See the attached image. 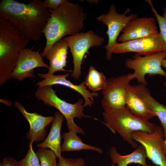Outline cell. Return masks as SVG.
Here are the masks:
<instances>
[{
    "mask_svg": "<svg viewBox=\"0 0 166 166\" xmlns=\"http://www.w3.org/2000/svg\"><path fill=\"white\" fill-rule=\"evenodd\" d=\"M50 14L41 0H33L28 3L14 0L0 2V17L14 25L29 41L40 40Z\"/></svg>",
    "mask_w": 166,
    "mask_h": 166,
    "instance_id": "cell-1",
    "label": "cell"
},
{
    "mask_svg": "<svg viewBox=\"0 0 166 166\" xmlns=\"http://www.w3.org/2000/svg\"><path fill=\"white\" fill-rule=\"evenodd\" d=\"M48 10L50 16L43 32L46 39L45 45L41 53L43 57L64 36L80 33L86 17L82 8L78 4L68 1L56 9Z\"/></svg>",
    "mask_w": 166,
    "mask_h": 166,
    "instance_id": "cell-2",
    "label": "cell"
},
{
    "mask_svg": "<svg viewBox=\"0 0 166 166\" xmlns=\"http://www.w3.org/2000/svg\"><path fill=\"white\" fill-rule=\"evenodd\" d=\"M18 29L0 18V85L9 81L21 51L29 43Z\"/></svg>",
    "mask_w": 166,
    "mask_h": 166,
    "instance_id": "cell-3",
    "label": "cell"
},
{
    "mask_svg": "<svg viewBox=\"0 0 166 166\" xmlns=\"http://www.w3.org/2000/svg\"><path fill=\"white\" fill-rule=\"evenodd\" d=\"M103 123L113 133L116 132L133 148L137 143L132 138L131 134L134 131L152 132L156 126L154 124L140 118L132 113L126 106L108 112H103Z\"/></svg>",
    "mask_w": 166,
    "mask_h": 166,
    "instance_id": "cell-4",
    "label": "cell"
},
{
    "mask_svg": "<svg viewBox=\"0 0 166 166\" xmlns=\"http://www.w3.org/2000/svg\"><path fill=\"white\" fill-rule=\"evenodd\" d=\"M36 98L42 101L47 105L53 107L62 114L66 121V124L69 131L84 135V130L78 126L74 121L75 118L79 119L89 118L91 117L83 113V104L84 101L81 98L73 104L69 103L59 97L56 91L52 86L38 87L35 93Z\"/></svg>",
    "mask_w": 166,
    "mask_h": 166,
    "instance_id": "cell-5",
    "label": "cell"
},
{
    "mask_svg": "<svg viewBox=\"0 0 166 166\" xmlns=\"http://www.w3.org/2000/svg\"><path fill=\"white\" fill-rule=\"evenodd\" d=\"M63 38L67 42L73 57L74 67L71 76L78 79L81 74V64L85 55L89 48L101 46L104 39L92 30Z\"/></svg>",
    "mask_w": 166,
    "mask_h": 166,
    "instance_id": "cell-6",
    "label": "cell"
},
{
    "mask_svg": "<svg viewBox=\"0 0 166 166\" xmlns=\"http://www.w3.org/2000/svg\"><path fill=\"white\" fill-rule=\"evenodd\" d=\"M166 58V53L164 51L145 56L136 53L132 58L126 59L125 67L133 70L134 79L139 84L146 86L147 83L145 75L150 76L158 75L166 77V72L162 68V62Z\"/></svg>",
    "mask_w": 166,
    "mask_h": 166,
    "instance_id": "cell-7",
    "label": "cell"
},
{
    "mask_svg": "<svg viewBox=\"0 0 166 166\" xmlns=\"http://www.w3.org/2000/svg\"><path fill=\"white\" fill-rule=\"evenodd\" d=\"M134 79L133 73L107 79L102 90L101 105L104 112L126 106L125 96L129 83Z\"/></svg>",
    "mask_w": 166,
    "mask_h": 166,
    "instance_id": "cell-8",
    "label": "cell"
},
{
    "mask_svg": "<svg viewBox=\"0 0 166 166\" xmlns=\"http://www.w3.org/2000/svg\"><path fill=\"white\" fill-rule=\"evenodd\" d=\"M130 11L128 8L123 14H119L117 12L115 6L112 4L107 14H103L96 18L108 28L106 34L108 37V43L104 47L106 50L105 57L108 60L112 58L113 48L117 43V39L120 32L130 21L137 17V14H134L127 15Z\"/></svg>",
    "mask_w": 166,
    "mask_h": 166,
    "instance_id": "cell-9",
    "label": "cell"
},
{
    "mask_svg": "<svg viewBox=\"0 0 166 166\" xmlns=\"http://www.w3.org/2000/svg\"><path fill=\"white\" fill-rule=\"evenodd\" d=\"M133 140L144 148L147 157L156 166H166V158L162 149L164 135L162 128L156 126L152 132L142 131L132 132Z\"/></svg>",
    "mask_w": 166,
    "mask_h": 166,
    "instance_id": "cell-10",
    "label": "cell"
},
{
    "mask_svg": "<svg viewBox=\"0 0 166 166\" xmlns=\"http://www.w3.org/2000/svg\"><path fill=\"white\" fill-rule=\"evenodd\" d=\"M165 47L159 33L157 35L134 40L120 43L113 46V53L121 54L134 52L145 56L164 51Z\"/></svg>",
    "mask_w": 166,
    "mask_h": 166,
    "instance_id": "cell-11",
    "label": "cell"
},
{
    "mask_svg": "<svg viewBox=\"0 0 166 166\" xmlns=\"http://www.w3.org/2000/svg\"><path fill=\"white\" fill-rule=\"evenodd\" d=\"M26 47L20 52L16 66L11 75V78L22 81L28 78H34V69L38 67H44L48 69L49 65L45 63L39 50H34Z\"/></svg>",
    "mask_w": 166,
    "mask_h": 166,
    "instance_id": "cell-12",
    "label": "cell"
},
{
    "mask_svg": "<svg viewBox=\"0 0 166 166\" xmlns=\"http://www.w3.org/2000/svg\"><path fill=\"white\" fill-rule=\"evenodd\" d=\"M117 39L121 42L154 36L159 33L156 19L152 17L136 18L130 21Z\"/></svg>",
    "mask_w": 166,
    "mask_h": 166,
    "instance_id": "cell-13",
    "label": "cell"
},
{
    "mask_svg": "<svg viewBox=\"0 0 166 166\" xmlns=\"http://www.w3.org/2000/svg\"><path fill=\"white\" fill-rule=\"evenodd\" d=\"M14 106L29 123L30 129L26 134V137L29 143L44 141L47 134L45 128L53 122L54 117H45L36 112H28L21 104L17 101L15 102Z\"/></svg>",
    "mask_w": 166,
    "mask_h": 166,
    "instance_id": "cell-14",
    "label": "cell"
},
{
    "mask_svg": "<svg viewBox=\"0 0 166 166\" xmlns=\"http://www.w3.org/2000/svg\"><path fill=\"white\" fill-rule=\"evenodd\" d=\"M69 75V73L56 75L47 73H38V76L43 79L39 81L36 84V86L41 87L58 85L70 88L78 93L83 97L84 100V107L87 106L91 107L94 103V97L98 96V93L97 92H91L88 90L84 81L79 85L74 84L67 79V77Z\"/></svg>",
    "mask_w": 166,
    "mask_h": 166,
    "instance_id": "cell-15",
    "label": "cell"
},
{
    "mask_svg": "<svg viewBox=\"0 0 166 166\" xmlns=\"http://www.w3.org/2000/svg\"><path fill=\"white\" fill-rule=\"evenodd\" d=\"M125 102L128 109L136 117L147 121L155 117L149 106L130 84L126 92Z\"/></svg>",
    "mask_w": 166,
    "mask_h": 166,
    "instance_id": "cell-16",
    "label": "cell"
},
{
    "mask_svg": "<svg viewBox=\"0 0 166 166\" xmlns=\"http://www.w3.org/2000/svg\"><path fill=\"white\" fill-rule=\"evenodd\" d=\"M68 48L67 42L63 38L49 50L45 56L49 61V67L47 73L53 74L57 71L73 72L64 69L66 66Z\"/></svg>",
    "mask_w": 166,
    "mask_h": 166,
    "instance_id": "cell-17",
    "label": "cell"
},
{
    "mask_svg": "<svg viewBox=\"0 0 166 166\" xmlns=\"http://www.w3.org/2000/svg\"><path fill=\"white\" fill-rule=\"evenodd\" d=\"M54 117L48 135L42 142L37 144L36 147L38 148H44L52 150L59 159L61 156V133L65 117L59 112H55Z\"/></svg>",
    "mask_w": 166,
    "mask_h": 166,
    "instance_id": "cell-18",
    "label": "cell"
},
{
    "mask_svg": "<svg viewBox=\"0 0 166 166\" xmlns=\"http://www.w3.org/2000/svg\"><path fill=\"white\" fill-rule=\"evenodd\" d=\"M112 164L118 166H127L131 163L138 164L142 166H146L147 157L145 149L141 145H139L134 151L125 155L120 154L114 147H112L109 151Z\"/></svg>",
    "mask_w": 166,
    "mask_h": 166,
    "instance_id": "cell-19",
    "label": "cell"
},
{
    "mask_svg": "<svg viewBox=\"0 0 166 166\" xmlns=\"http://www.w3.org/2000/svg\"><path fill=\"white\" fill-rule=\"evenodd\" d=\"M134 88L148 105L155 116L160 120L166 139V105L161 104L151 96L145 85L139 84L132 85Z\"/></svg>",
    "mask_w": 166,
    "mask_h": 166,
    "instance_id": "cell-20",
    "label": "cell"
},
{
    "mask_svg": "<svg viewBox=\"0 0 166 166\" xmlns=\"http://www.w3.org/2000/svg\"><path fill=\"white\" fill-rule=\"evenodd\" d=\"M77 134L74 132L69 131L63 134L64 141L61 146V152L88 150L101 154L103 153L101 148L84 143Z\"/></svg>",
    "mask_w": 166,
    "mask_h": 166,
    "instance_id": "cell-21",
    "label": "cell"
},
{
    "mask_svg": "<svg viewBox=\"0 0 166 166\" xmlns=\"http://www.w3.org/2000/svg\"><path fill=\"white\" fill-rule=\"evenodd\" d=\"M85 85L93 92L103 90L107 81L103 73L97 70L93 66H90L84 81Z\"/></svg>",
    "mask_w": 166,
    "mask_h": 166,
    "instance_id": "cell-22",
    "label": "cell"
},
{
    "mask_svg": "<svg viewBox=\"0 0 166 166\" xmlns=\"http://www.w3.org/2000/svg\"><path fill=\"white\" fill-rule=\"evenodd\" d=\"M36 153L39 159L41 166H57V156L52 150L47 148H38Z\"/></svg>",
    "mask_w": 166,
    "mask_h": 166,
    "instance_id": "cell-23",
    "label": "cell"
},
{
    "mask_svg": "<svg viewBox=\"0 0 166 166\" xmlns=\"http://www.w3.org/2000/svg\"><path fill=\"white\" fill-rule=\"evenodd\" d=\"M151 6V10L153 12L158 22L160 28L159 34L165 46V52L166 53V6L163 10L164 13L162 16L160 15L156 11L153 6L151 1L146 0Z\"/></svg>",
    "mask_w": 166,
    "mask_h": 166,
    "instance_id": "cell-24",
    "label": "cell"
},
{
    "mask_svg": "<svg viewBox=\"0 0 166 166\" xmlns=\"http://www.w3.org/2000/svg\"><path fill=\"white\" fill-rule=\"evenodd\" d=\"M33 143H29V149L26 156L17 161V166H41L38 157L33 148Z\"/></svg>",
    "mask_w": 166,
    "mask_h": 166,
    "instance_id": "cell-25",
    "label": "cell"
},
{
    "mask_svg": "<svg viewBox=\"0 0 166 166\" xmlns=\"http://www.w3.org/2000/svg\"><path fill=\"white\" fill-rule=\"evenodd\" d=\"M57 166H85V163L81 157L72 159L61 156L59 159Z\"/></svg>",
    "mask_w": 166,
    "mask_h": 166,
    "instance_id": "cell-26",
    "label": "cell"
},
{
    "mask_svg": "<svg viewBox=\"0 0 166 166\" xmlns=\"http://www.w3.org/2000/svg\"><path fill=\"white\" fill-rule=\"evenodd\" d=\"M67 0H45L43 1V6L45 7L53 10L58 8Z\"/></svg>",
    "mask_w": 166,
    "mask_h": 166,
    "instance_id": "cell-27",
    "label": "cell"
},
{
    "mask_svg": "<svg viewBox=\"0 0 166 166\" xmlns=\"http://www.w3.org/2000/svg\"><path fill=\"white\" fill-rule=\"evenodd\" d=\"M17 161L14 158L6 157L3 158L0 166H17Z\"/></svg>",
    "mask_w": 166,
    "mask_h": 166,
    "instance_id": "cell-28",
    "label": "cell"
},
{
    "mask_svg": "<svg viewBox=\"0 0 166 166\" xmlns=\"http://www.w3.org/2000/svg\"><path fill=\"white\" fill-rule=\"evenodd\" d=\"M162 149L163 153L166 158V139H164L162 145Z\"/></svg>",
    "mask_w": 166,
    "mask_h": 166,
    "instance_id": "cell-29",
    "label": "cell"
},
{
    "mask_svg": "<svg viewBox=\"0 0 166 166\" xmlns=\"http://www.w3.org/2000/svg\"><path fill=\"white\" fill-rule=\"evenodd\" d=\"M162 66H163L166 69V58L164 59L162 62ZM166 87V82L164 83Z\"/></svg>",
    "mask_w": 166,
    "mask_h": 166,
    "instance_id": "cell-30",
    "label": "cell"
},
{
    "mask_svg": "<svg viewBox=\"0 0 166 166\" xmlns=\"http://www.w3.org/2000/svg\"><path fill=\"white\" fill-rule=\"evenodd\" d=\"M146 166H152V165H150V164H147L146 165Z\"/></svg>",
    "mask_w": 166,
    "mask_h": 166,
    "instance_id": "cell-31",
    "label": "cell"
},
{
    "mask_svg": "<svg viewBox=\"0 0 166 166\" xmlns=\"http://www.w3.org/2000/svg\"><path fill=\"white\" fill-rule=\"evenodd\" d=\"M109 166H114L112 164L109 165Z\"/></svg>",
    "mask_w": 166,
    "mask_h": 166,
    "instance_id": "cell-32",
    "label": "cell"
}]
</instances>
